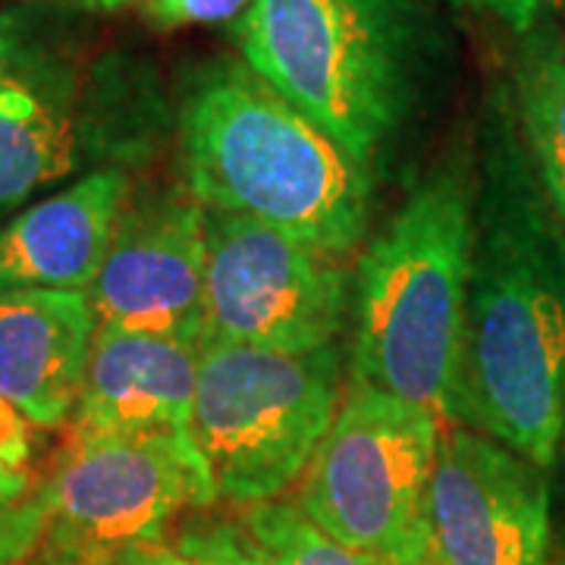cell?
I'll use <instances>...</instances> for the list:
<instances>
[{
	"mask_svg": "<svg viewBox=\"0 0 565 565\" xmlns=\"http://www.w3.org/2000/svg\"><path fill=\"white\" fill-rule=\"evenodd\" d=\"M44 531L41 475L32 465L0 459V565L25 563L44 541Z\"/></svg>",
	"mask_w": 565,
	"mask_h": 565,
	"instance_id": "e0dca14e",
	"label": "cell"
},
{
	"mask_svg": "<svg viewBox=\"0 0 565 565\" xmlns=\"http://www.w3.org/2000/svg\"><path fill=\"white\" fill-rule=\"evenodd\" d=\"M54 3H70V7H82V10H120L132 0H54Z\"/></svg>",
	"mask_w": 565,
	"mask_h": 565,
	"instance_id": "603a6c76",
	"label": "cell"
},
{
	"mask_svg": "<svg viewBox=\"0 0 565 565\" xmlns=\"http://www.w3.org/2000/svg\"><path fill=\"white\" fill-rule=\"evenodd\" d=\"M202 340L180 333L98 330L73 424L82 427H189Z\"/></svg>",
	"mask_w": 565,
	"mask_h": 565,
	"instance_id": "5bb4252c",
	"label": "cell"
},
{
	"mask_svg": "<svg viewBox=\"0 0 565 565\" xmlns=\"http://www.w3.org/2000/svg\"><path fill=\"white\" fill-rule=\"evenodd\" d=\"M98 318L85 289L0 292V399L35 427H61L79 405Z\"/></svg>",
	"mask_w": 565,
	"mask_h": 565,
	"instance_id": "7c38bea8",
	"label": "cell"
},
{
	"mask_svg": "<svg viewBox=\"0 0 565 565\" xmlns=\"http://www.w3.org/2000/svg\"><path fill=\"white\" fill-rule=\"evenodd\" d=\"M255 0H145V17L158 29H185V25H217L243 20Z\"/></svg>",
	"mask_w": 565,
	"mask_h": 565,
	"instance_id": "d6986e66",
	"label": "cell"
},
{
	"mask_svg": "<svg viewBox=\"0 0 565 565\" xmlns=\"http://www.w3.org/2000/svg\"><path fill=\"white\" fill-rule=\"evenodd\" d=\"M161 104L129 61L79 57L41 22L0 17V217L73 173L148 158Z\"/></svg>",
	"mask_w": 565,
	"mask_h": 565,
	"instance_id": "5b68a950",
	"label": "cell"
},
{
	"mask_svg": "<svg viewBox=\"0 0 565 565\" xmlns=\"http://www.w3.org/2000/svg\"><path fill=\"white\" fill-rule=\"evenodd\" d=\"M132 173L104 167L0 226V292L85 289L102 270Z\"/></svg>",
	"mask_w": 565,
	"mask_h": 565,
	"instance_id": "4fadbf2b",
	"label": "cell"
},
{
	"mask_svg": "<svg viewBox=\"0 0 565 565\" xmlns=\"http://www.w3.org/2000/svg\"><path fill=\"white\" fill-rule=\"evenodd\" d=\"M185 185L211 211L243 214L349 255L371 221V167L239 63H214L180 104Z\"/></svg>",
	"mask_w": 565,
	"mask_h": 565,
	"instance_id": "7a4b0ae2",
	"label": "cell"
},
{
	"mask_svg": "<svg viewBox=\"0 0 565 565\" xmlns=\"http://www.w3.org/2000/svg\"><path fill=\"white\" fill-rule=\"evenodd\" d=\"M475 243V173L437 167L364 245L352 270L349 386L381 390L452 424Z\"/></svg>",
	"mask_w": 565,
	"mask_h": 565,
	"instance_id": "3957f363",
	"label": "cell"
},
{
	"mask_svg": "<svg viewBox=\"0 0 565 565\" xmlns=\"http://www.w3.org/2000/svg\"><path fill=\"white\" fill-rule=\"evenodd\" d=\"M343 393V349L202 343L189 430L217 500L267 503L305 475Z\"/></svg>",
	"mask_w": 565,
	"mask_h": 565,
	"instance_id": "8992f818",
	"label": "cell"
},
{
	"mask_svg": "<svg viewBox=\"0 0 565 565\" xmlns=\"http://www.w3.org/2000/svg\"><path fill=\"white\" fill-rule=\"evenodd\" d=\"M563 565H565V563H563Z\"/></svg>",
	"mask_w": 565,
	"mask_h": 565,
	"instance_id": "cb8c5ba5",
	"label": "cell"
},
{
	"mask_svg": "<svg viewBox=\"0 0 565 565\" xmlns=\"http://www.w3.org/2000/svg\"><path fill=\"white\" fill-rule=\"evenodd\" d=\"M452 424L550 468L565 437V223L509 110L487 120Z\"/></svg>",
	"mask_w": 565,
	"mask_h": 565,
	"instance_id": "6da1fadb",
	"label": "cell"
},
{
	"mask_svg": "<svg viewBox=\"0 0 565 565\" xmlns=\"http://www.w3.org/2000/svg\"><path fill=\"white\" fill-rule=\"evenodd\" d=\"M44 544L117 559L132 546L163 544L189 509L217 500V487L189 427L73 424L41 475Z\"/></svg>",
	"mask_w": 565,
	"mask_h": 565,
	"instance_id": "ba28073f",
	"label": "cell"
},
{
	"mask_svg": "<svg viewBox=\"0 0 565 565\" xmlns=\"http://www.w3.org/2000/svg\"><path fill=\"white\" fill-rule=\"evenodd\" d=\"M204 211L202 343L289 352L340 343L352 311L343 255L255 217Z\"/></svg>",
	"mask_w": 565,
	"mask_h": 565,
	"instance_id": "9c48e42d",
	"label": "cell"
},
{
	"mask_svg": "<svg viewBox=\"0 0 565 565\" xmlns=\"http://www.w3.org/2000/svg\"><path fill=\"white\" fill-rule=\"evenodd\" d=\"M236 41L245 66L371 170L418 114L437 54L427 0H255Z\"/></svg>",
	"mask_w": 565,
	"mask_h": 565,
	"instance_id": "277c9868",
	"label": "cell"
},
{
	"mask_svg": "<svg viewBox=\"0 0 565 565\" xmlns=\"http://www.w3.org/2000/svg\"><path fill=\"white\" fill-rule=\"evenodd\" d=\"M512 117L546 199L565 223V57L541 54L519 70Z\"/></svg>",
	"mask_w": 565,
	"mask_h": 565,
	"instance_id": "9a60e30c",
	"label": "cell"
},
{
	"mask_svg": "<svg viewBox=\"0 0 565 565\" xmlns=\"http://www.w3.org/2000/svg\"><path fill=\"white\" fill-rule=\"evenodd\" d=\"M177 546L199 565H277L245 522H199L177 537Z\"/></svg>",
	"mask_w": 565,
	"mask_h": 565,
	"instance_id": "ac0fdd59",
	"label": "cell"
},
{
	"mask_svg": "<svg viewBox=\"0 0 565 565\" xmlns=\"http://www.w3.org/2000/svg\"><path fill=\"white\" fill-rule=\"evenodd\" d=\"M444 424L422 405L349 386L302 475L299 509L349 550L427 565V487Z\"/></svg>",
	"mask_w": 565,
	"mask_h": 565,
	"instance_id": "52a82bcc",
	"label": "cell"
},
{
	"mask_svg": "<svg viewBox=\"0 0 565 565\" xmlns=\"http://www.w3.org/2000/svg\"><path fill=\"white\" fill-rule=\"evenodd\" d=\"M456 3L471 7V10H487V13L509 22L512 29L525 32V29H531L537 22V17L544 13L550 0H456Z\"/></svg>",
	"mask_w": 565,
	"mask_h": 565,
	"instance_id": "ffe728a7",
	"label": "cell"
},
{
	"mask_svg": "<svg viewBox=\"0 0 565 565\" xmlns=\"http://www.w3.org/2000/svg\"><path fill=\"white\" fill-rule=\"evenodd\" d=\"M243 522L277 565H386L323 534L296 503H255Z\"/></svg>",
	"mask_w": 565,
	"mask_h": 565,
	"instance_id": "2e32d148",
	"label": "cell"
},
{
	"mask_svg": "<svg viewBox=\"0 0 565 565\" xmlns=\"http://www.w3.org/2000/svg\"><path fill=\"white\" fill-rule=\"evenodd\" d=\"M114 565H199L195 559H189L177 544H148V546H132L120 553Z\"/></svg>",
	"mask_w": 565,
	"mask_h": 565,
	"instance_id": "44dd1931",
	"label": "cell"
},
{
	"mask_svg": "<svg viewBox=\"0 0 565 565\" xmlns=\"http://www.w3.org/2000/svg\"><path fill=\"white\" fill-rule=\"evenodd\" d=\"M20 565H114V559L107 556H92V553H76V550H66V546L44 544Z\"/></svg>",
	"mask_w": 565,
	"mask_h": 565,
	"instance_id": "7402d4cb",
	"label": "cell"
},
{
	"mask_svg": "<svg viewBox=\"0 0 565 565\" xmlns=\"http://www.w3.org/2000/svg\"><path fill=\"white\" fill-rule=\"evenodd\" d=\"M204 214L189 185L129 192L102 270L88 286L98 330L202 340Z\"/></svg>",
	"mask_w": 565,
	"mask_h": 565,
	"instance_id": "8fae6325",
	"label": "cell"
},
{
	"mask_svg": "<svg viewBox=\"0 0 565 565\" xmlns=\"http://www.w3.org/2000/svg\"><path fill=\"white\" fill-rule=\"evenodd\" d=\"M546 468L503 440L446 424L427 487V565H546Z\"/></svg>",
	"mask_w": 565,
	"mask_h": 565,
	"instance_id": "30bf717a",
	"label": "cell"
}]
</instances>
